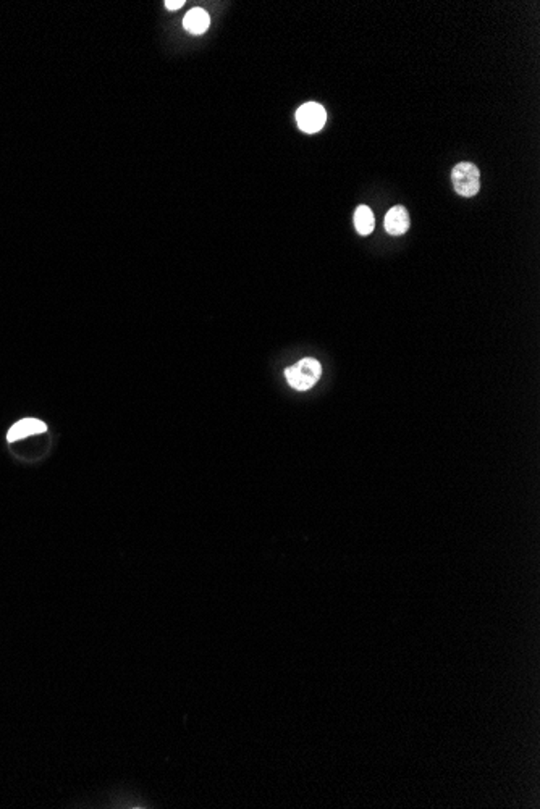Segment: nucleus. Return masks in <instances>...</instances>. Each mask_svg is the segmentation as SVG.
Returning <instances> with one entry per match:
<instances>
[{"label": "nucleus", "instance_id": "1", "mask_svg": "<svg viewBox=\"0 0 540 809\" xmlns=\"http://www.w3.org/2000/svg\"><path fill=\"white\" fill-rule=\"evenodd\" d=\"M322 375V367L316 359L306 358L299 360L298 364L288 367L285 370V376H287L288 383L292 388L298 391L311 390L314 385L317 383Z\"/></svg>", "mask_w": 540, "mask_h": 809}, {"label": "nucleus", "instance_id": "2", "mask_svg": "<svg viewBox=\"0 0 540 809\" xmlns=\"http://www.w3.org/2000/svg\"><path fill=\"white\" fill-rule=\"evenodd\" d=\"M453 188L463 198H472L481 189V172L471 162H461L452 170Z\"/></svg>", "mask_w": 540, "mask_h": 809}, {"label": "nucleus", "instance_id": "3", "mask_svg": "<svg viewBox=\"0 0 540 809\" xmlns=\"http://www.w3.org/2000/svg\"><path fill=\"white\" fill-rule=\"evenodd\" d=\"M325 120H327V113H325L322 105L317 102L304 104L296 112L298 127L308 134L321 131L325 125Z\"/></svg>", "mask_w": 540, "mask_h": 809}, {"label": "nucleus", "instance_id": "4", "mask_svg": "<svg viewBox=\"0 0 540 809\" xmlns=\"http://www.w3.org/2000/svg\"><path fill=\"white\" fill-rule=\"evenodd\" d=\"M409 228V215L403 205H395L385 215V230L393 236H402Z\"/></svg>", "mask_w": 540, "mask_h": 809}, {"label": "nucleus", "instance_id": "5", "mask_svg": "<svg viewBox=\"0 0 540 809\" xmlns=\"http://www.w3.org/2000/svg\"><path fill=\"white\" fill-rule=\"evenodd\" d=\"M47 430V425L44 424V422L38 420V419H23L15 424L12 428L8 430V435H7V440L10 443H13V441H18V440H23L26 438V436H31V435H38V433H44V431Z\"/></svg>", "mask_w": 540, "mask_h": 809}, {"label": "nucleus", "instance_id": "6", "mask_svg": "<svg viewBox=\"0 0 540 809\" xmlns=\"http://www.w3.org/2000/svg\"><path fill=\"white\" fill-rule=\"evenodd\" d=\"M209 24H211V18H209L206 10H202V8L189 10V12L186 13V17H184V19H183L184 29H186V31L191 33V34L206 33Z\"/></svg>", "mask_w": 540, "mask_h": 809}, {"label": "nucleus", "instance_id": "7", "mask_svg": "<svg viewBox=\"0 0 540 809\" xmlns=\"http://www.w3.org/2000/svg\"><path fill=\"white\" fill-rule=\"evenodd\" d=\"M374 225H376V218H374L372 210L367 205H359L354 212V226H356L358 233L363 236L371 234Z\"/></svg>", "mask_w": 540, "mask_h": 809}, {"label": "nucleus", "instance_id": "8", "mask_svg": "<svg viewBox=\"0 0 540 809\" xmlns=\"http://www.w3.org/2000/svg\"><path fill=\"white\" fill-rule=\"evenodd\" d=\"M183 5H184V0H167V2H165V7H167V10H178V8H182Z\"/></svg>", "mask_w": 540, "mask_h": 809}]
</instances>
